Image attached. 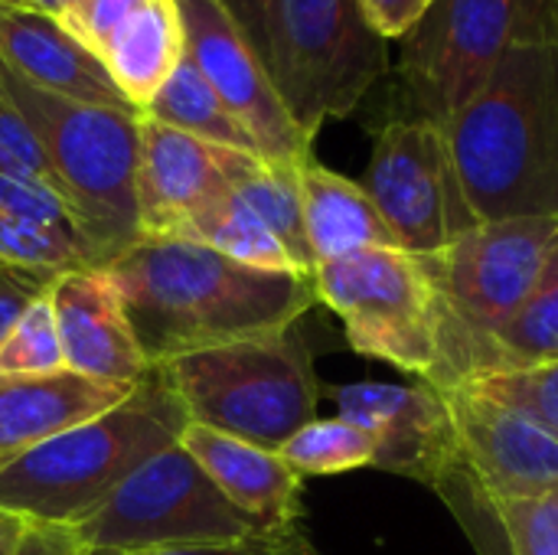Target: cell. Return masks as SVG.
<instances>
[{
	"mask_svg": "<svg viewBox=\"0 0 558 555\" xmlns=\"http://www.w3.org/2000/svg\"><path fill=\"white\" fill-rule=\"evenodd\" d=\"M147 366L301 324L314 275L245 268L193 239H137L105 268Z\"/></svg>",
	"mask_w": 558,
	"mask_h": 555,
	"instance_id": "1",
	"label": "cell"
},
{
	"mask_svg": "<svg viewBox=\"0 0 558 555\" xmlns=\"http://www.w3.org/2000/svg\"><path fill=\"white\" fill-rule=\"evenodd\" d=\"M445 131L481 222L558 219V43L510 49Z\"/></svg>",
	"mask_w": 558,
	"mask_h": 555,
	"instance_id": "2",
	"label": "cell"
},
{
	"mask_svg": "<svg viewBox=\"0 0 558 555\" xmlns=\"http://www.w3.org/2000/svg\"><path fill=\"white\" fill-rule=\"evenodd\" d=\"M0 88L33 131L59 200L75 226L85 265L105 272L137 239V111L46 92L0 62Z\"/></svg>",
	"mask_w": 558,
	"mask_h": 555,
	"instance_id": "3",
	"label": "cell"
},
{
	"mask_svg": "<svg viewBox=\"0 0 558 555\" xmlns=\"http://www.w3.org/2000/svg\"><path fill=\"white\" fill-rule=\"evenodd\" d=\"M190 415L154 366L114 409L29 448L0 468V504L39 523L78 527L141 464L177 445Z\"/></svg>",
	"mask_w": 558,
	"mask_h": 555,
	"instance_id": "4",
	"label": "cell"
},
{
	"mask_svg": "<svg viewBox=\"0 0 558 555\" xmlns=\"http://www.w3.org/2000/svg\"><path fill=\"white\" fill-rule=\"evenodd\" d=\"M558 236L553 216L477 222L435 255H418L438 301V353L425 383L458 389L484 373L487 343L523 307Z\"/></svg>",
	"mask_w": 558,
	"mask_h": 555,
	"instance_id": "5",
	"label": "cell"
},
{
	"mask_svg": "<svg viewBox=\"0 0 558 555\" xmlns=\"http://www.w3.org/2000/svg\"><path fill=\"white\" fill-rule=\"evenodd\" d=\"M190 422L278 451L317 419L320 379L301 324L160 366Z\"/></svg>",
	"mask_w": 558,
	"mask_h": 555,
	"instance_id": "6",
	"label": "cell"
},
{
	"mask_svg": "<svg viewBox=\"0 0 558 555\" xmlns=\"http://www.w3.org/2000/svg\"><path fill=\"white\" fill-rule=\"evenodd\" d=\"M530 43H558V0H432L402 39L396 118L445 128L500 59Z\"/></svg>",
	"mask_w": 558,
	"mask_h": 555,
	"instance_id": "7",
	"label": "cell"
},
{
	"mask_svg": "<svg viewBox=\"0 0 558 555\" xmlns=\"http://www.w3.org/2000/svg\"><path fill=\"white\" fill-rule=\"evenodd\" d=\"M268 72L294 124L314 141L379 85L389 72V43L356 0H271Z\"/></svg>",
	"mask_w": 558,
	"mask_h": 555,
	"instance_id": "8",
	"label": "cell"
},
{
	"mask_svg": "<svg viewBox=\"0 0 558 555\" xmlns=\"http://www.w3.org/2000/svg\"><path fill=\"white\" fill-rule=\"evenodd\" d=\"M75 530L88 550H114L124 555L229 543L268 533L258 520L222 497V491L180 442L141 464Z\"/></svg>",
	"mask_w": 558,
	"mask_h": 555,
	"instance_id": "9",
	"label": "cell"
},
{
	"mask_svg": "<svg viewBox=\"0 0 558 555\" xmlns=\"http://www.w3.org/2000/svg\"><path fill=\"white\" fill-rule=\"evenodd\" d=\"M317 301L369 360L428 379L438 353V301L425 262L405 249H366L314 268Z\"/></svg>",
	"mask_w": 558,
	"mask_h": 555,
	"instance_id": "10",
	"label": "cell"
},
{
	"mask_svg": "<svg viewBox=\"0 0 558 555\" xmlns=\"http://www.w3.org/2000/svg\"><path fill=\"white\" fill-rule=\"evenodd\" d=\"M363 190L399 249L435 255L481 219L468 203L448 131L422 118H389L376 137Z\"/></svg>",
	"mask_w": 558,
	"mask_h": 555,
	"instance_id": "11",
	"label": "cell"
},
{
	"mask_svg": "<svg viewBox=\"0 0 558 555\" xmlns=\"http://www.w3.org/2000/svg\"><path fill=\"white\" fill-rule=\"evenodd\" d=\"M454 422L458 471L441 491L454 514L474 507L481 517L504 504L543 497L558 487V438L530 415L471 389H441Z\"/></svg>",
	"mask_w": 558,
	"mask_h": 555,
	"instance_id": "12",
	"label": "cell"
},
{
	"mask_svg": "<svg viewBox=\"0 0 558 555\" xmlns=\"http://www.w3.org/2000/svg\"><path fill=\"white\" fill-rule=\"evenodd\" d=\"M177 7L186 33V56L252 134L258 157L288 167L307 164L314 157V141L294 124L262 52L235 16L219 0H177Z\"/></svg>",
	"mask_w": 558,
	"mask_h": 555,
	"instance_id": "13",
	"label": "cell"
},
{
	"mask_svg": "<svg viewBox=\"0 0 558 555\" xmlns=\"http://www.w3.org/2000/svg\"><path fill=\"white\" fill-rule=\"evenodd\" d=\"M340 419L376 445L373 468L445 491L458 471V442L448 399L432 383H347L330 389Z\"/></svg>",
	"mask_w": 558,
	"mask_h": 555,
	"instance_id": "14",
	"label": "cell"
},
{
	"mask_svg": "<svg viewBox=\"0 0 558 555\" xmlns=\"http://www.w3.org/2000/svg\"><path fill=\"white\" fill-rule=\"evenodd\" d=\"M258 154L229 150L193 134L141 118L137 222L141 239H183L252 170Z\"/></svg>",
	"mask_w": 558,
	"mask_h": 555,
	"instance_id": "15",
	"label": "cell"
},
{
	"mask_svg": "<svg viewBox=\"0 0 558 555\" xmlns=\"http://www.w3.org/2000/svg\"><path fill=\"white\" fill-rule=\"evenodd\" d=\"M49 301L69 373L114 386H137L150 373L105 272H62L49 288Z\"/></svg>",
	"mask_w": 558,
	"mask_h": 555,
	"instance_id": "16",
	"label": "cell"
},
{
	"mask_svg": "<svg viewBox=\"0 0 558 555\" xmlns=\"http://www.w3.org/2000/svg\"><path fill=\"white\" fill-rule=\"evenodd\" d=\"M0 62L46 92L88 105L134 111L111 82L105 62L56 16L29 3H0Z\"/></svg>",
	"mask_w": 558,
	"mask_h": 555,
	"instance_id": "17",
	"label": "cell"
},
{
	"mask_svg": "<svg viewBox=\"0 0 558 555\" xmlns=\"http://www.w3.org/2000/svg\"><path fill=\"white\" fill-rule=\"evenodd\" d=\"M180 445L209 474L222 497L258 520L268 533L298 530L304 478L281 458V451L242 442L196 422L183 429Z\"/></svg>",
	"mask_w": 558,
	"mask_h": 555,
	"instance_id": "18",
	"label": "cell"
},
{
	"mask_svg": "<svg viewBox=\"0 0 558 555\" xmlns=\"http://www.w3.org/2000/svg\"><path fill=\"white\" fill-rule=\"evenodd\" d=\"M134 386L98 383L69 370L0 376V468L29 448L114 409Z\"/></svg>",
	"mask_w": 558,
	"mask_h": 555,
	"instance_id": "19",
	"label": "cell"
},
{
	"mask_svg": "<svg viewBox=\"0 0 558 555\" xmlns=\"http://www.w3.org/2000/svg\"><path fill=\"white\" fill-rule=\"evenodd\" d=\"M301 213L314 268L366 249H399L363 183L317 164L301 167Z\"/></svg>",
	"mask_w": 558,
	"mask_h": 555,
	"instance_id": "20",
	"label": "cell"
},
{
	"mask_svg": "<svg viewBox=\"0 0 558 555\" xmlns=\"http://www.w3.org/2000/svg\"><path fill=\"white\" fill-rule=\"evenodd\" d=\"M183 56L186 33L177 0H144L98 52L118 92L141 114Z\"/></svg>",
	"mask_w": 558,
	"mask_h": 555,
	"instance_id": "21",
	"label": "cell"
},
{
	"mask_svg": "<svg viewBox=\"0 0 558 555\" xmlns=\"http://www.w3.org/2000/svg\"><path fill=\"white\" fill-rule=\"evenodd\" d=\"M144 118L167 124L173 131L193 134L199 141L229 147V150H245L258 154L252 134L239 124V118L222 105L216 88L203 79V72L193 65L190 56L180 59L173 75L163 82V88L150 98L144 108Z\"/></svg>",
	"mask_w": 558,
	"mask_h": 555,
	"instance_id": "22",
	"label": "cell"
},
{
	"mask_svg": "<svg viewBox=\"0 0 558 555\" xmlns=\"http://www.w3.org/2000/svg\"><path fill=\"white\" fill-rule=\"evenodd\" d=\"M558 360V236L549 245L546 265L536 278V288L513 314V321L494 334L484 357V373L523 370Z\"/></svg>",
	"mask_w": 558,
	"mask_h": 555,
	"instance_id": "23",
	"label": "cell"
},
{
	"mask_svg": "<svg viewBox=\"0 0 558 555\" xmlns=\"http://www.w3.org/2000/svg\"><path fill=\"white\" fill-rule=\"evenodd\" d=\"M304 167V164H301ZM301 167L255 160L252 170L232 186V196L242 200L291 252L301 272L314 275V258L304 236V213H301Z\"/></svg>",
	"mask_w": 558,
	"mask_h": 555,
	"instance_id": "24",
	"label": "cell"
},
{
	"mask_svg": "<svg viewBox=\"0 0 558 555\" xmlns=\"http://www.w3.org/2000/svg\"><path fill=\"white\" fill-rule=\"evenodd\" d=\"M183 239L203 242L213 252L258 272H301L291 252L278 242V236L232 193L213 206L206 216H199ZM307 275V272H301Z\"/></svg>",
	"mask_w": 558,
	"mask_h": 555,
	"instance_id": "25",
	"label": "cell"
},
{
	"mask_svg": "<svg viewBox=\"0 0 558 555\" xmlns=\"http://www.w3.org/2000/svg\"><path fill=\"white\" fill-rule=\"evenodd\" d=\"M278 451L301 478H333V474L373 468L376 461L373 438L340 415L307 422Z\"/></svg>",
	"mask_w": 558,
	"mask_h": 555,
	"instance_id": "26",
	"label": "cell"
},
{
	"mask_svg": "<svg viewBox=\"0 0 558 555\" xmlns=\"http://www.w3.org/2000/svg\"><path fill=\"white\" fill-rule=\"evenodd\" d=\"M65 370L49 291L36 298L0 347V376H46Z\"/></svg>",
	"mask_w": 558,
	"mask_h": 555,
	"instance_id": "27",
	"label": "cell"
},
{
	"mask_svg": "<svg viewBox=\"0 0 558 555\" xmlns=\"http://www.w3.org/2000/svg\"><path fill=\"white\" fill-rule=\"evenodd\" d=\"M543 425L558 438V360L523 366V370H500L464 383Z\"/></svg>",
	"mask_w": 558,
	"mask_h": 555,
	"instance_id": "28",
	"label": "cell"
},
{
	"mask_svg": "<svg viewBox=\"0 0 558 555\" xmlns=\"http://www.w3.org/2000/svg\"><path fill=\"white\" fill-rule=\"evenodd\" d=\"M0 265H20L52 275L88 268L82 245L72 236L33 226L7 213H0Z\"/></svg>",
	"mask_w": 558,
	"mask_h": 555,
	"instance_id": "29",
	"label": "cell"
},
{
	"mask_svg": "<svg viewBox=\"0 0 558 555\" xmlns=\"http://www.w3.org/2000/svg\"><path fill=\"white\" fill-rule=\"evenodd\" d=\"M494 523L504 533L507 555H558V487L543 497L504 504Z\"/></svg>",
	"mask_w": 558,
	"mask_h": 555,
	"instance_id": "30",
	"label": "cell"
},
{
	"mask_svg": "<svg viewBox=\"0 0 558 555\" xmlns=\"http://www.w3.org/2000/svg\"><path fill=\"white\" fill-rule=\"evenodd\" d=\"M0 213L26 219L33 226L52 229V232H65V236H72L78 242L65 203L46 183H36V180H26V177L0 170Z\"/></svg>",
	"mask_w": 558,
	"mask_h": 555,
	"instance_id": "31",
	"label": "cell"
},
{
	"mask_svg": "<svg viewBox=\"0 0 558 555\" xmlns=\"http://www.w3.org/2000/svg\"><path fill=\"white\" fill-rule=\"evenodd\" d=\"M144 0H85L82 7H75L72 13L59 16V23L78 39L85 43L95 56L105 49V43L111 39V33L141 7Z\"/></svg>",
	"mask_w": 558,
	"mask_h": 555,
	"instance_id": "32",
	"label": "cell"
},
{
	"mask_svg": "<svg viewBox=\"0 0 558 555\" xmlns=\"http://www.w3.org/2000/svg\"><path fill=\"white\" fill-rule=\"evenodd\" d=\"M59 275L52 272H36V268H20V265H0V347L10 337L13 324L20 314L43 298Z\"/></svg>",
	"mask_w": 558,
	"mask_h": 555,
	"instance_id": "33",
	"label": "cell"
},
{
	"mask_svg": "<svg viewBox=\"0 0 558 555\" xmlns=\"http://www.w3.org/2000/svg\"><path fill=\"white\" fill-rule=\"evenodd\" d=\"M137 555H320L301 530L288 533H258L229 543H206V546H183V550H160V553Z\"/></svg>",
	"mask_w": 558,
	"mask_h": 555,
	"instance_id": "34",
	"label": "cell"
},
{
	"mask_svg": "<svg viewBox=\"0 0 558 555\" xmlns=\"http://www.w3.org/2000/svg\"><path fill=\"white\" fill-rule=\"evenodd\" d=\"M0 144L20 160V167H23L33 180H39V183H46L49 190H56V186H52L49 164H46V157H43L36 137H33V131L26 128V121L20 118V111L13 108V101L7 98L3 88H0Z\"/></svg>",
	"mask_w": 558,
	"mask_h": 555,
	"instance_id": "35",
	"label": "cell"
},
{
	"mask_svg": "<svg viewBox=\"0 0 558 555\" xmlns=\"http://www.w3.org/2000/svg\"><path fill=\"white\" fill-rule=\"evenodd\" d=\"M366 23L386 39H405V33L422 20V13L432 7V0H356Z\"/></svg>",
	"mask_w": 558,
	"mask_h": 555,
	"instance_id": "36",
	"label": "cell"
},
{
	"mask_svg": "<svg viewBox=\"0 0 558 555\" xmlns=\"http://www.w3.org/2000/svg\"><path fill=\"white\" fill-rule=\"evenodd\" d=\"M85 553V543L78 540V530L75 527H65V523H39L33 520L20 550L13 555H82Z\"/></svg>",
	"mask_w": 558,
	"mask_h": 555,
	"instance_id": "37",
	"label": "cell"
},
{
	"mask_svg": "<svg viewBox=\"0 0 558 555\" xmlns=\"http://www.w3.org/2000/svg\"><path fill=\"white\" fill-rule=\"evenodd\" d=\"M235 23L245 29V36L252 39V46L262 52L265 65H268V23H271V0H219Z\"/></svg>",
	"mask_w": 558,
	"mask_h": 555,
	"instance_id": "38",
	"label": "cell"
},
{
	"mask_svg": "<svg viewBox=\"0 0 558 555\" xmlns=\"http://www.w3.org/2000/svg\"><path fill=\"white\" fill-rule=\"evenodd\" d=\"M29 523L33 520H26L23 514H16V510H10V507L0 504V555H13L20 550Z\"/></svg>",
	"mask_w": 558,
	"mask_h": 555,
	"instance_id": "39",
	"label": "cell"
},
{
	"mask_svg": "<svg viewBox=\"0 0 558 555\" xmlns=\"http://www.w3.org/2000/svg\"><path fill=\"white\" fill-rule=\"evenodd\" d=\"M26 3L59 20V16H65V13H72L75 7H82L85 0H26Z\"/></svg>",
	"mask_w": 558,
	"mask_h": 555,
	"instance_id": "40",
	"label": "cell"
},
{
	"mask_svg": "<svg viewBox=\"0 0 558 555\" xmlns=\"http://www.w3.org/2000/svg\"><path fill=\"white\" fill-rule=\"evenodd\" d=\"M82 555H124V553H114V550H88V546H85V553Z\"/></svg>",
	"mask_w": 558,
	"mask_h": 555,
	"instance_id": "41",
	"label": "cell"
},
{
	"mask_svg": "<svg viewBox=\"0 0 558 555\" xmlns=\"http://www.w3.org/2000/svg\"><path fill=\"white\" fill-rule=\"evenodd\" d=\"M0 3H26V0H0Z\"/></svg>",
	"mask_w": 558,
	"mask_h": 555,
	"instance_id": "42",
	"label": "cell"
}]
</instances>
